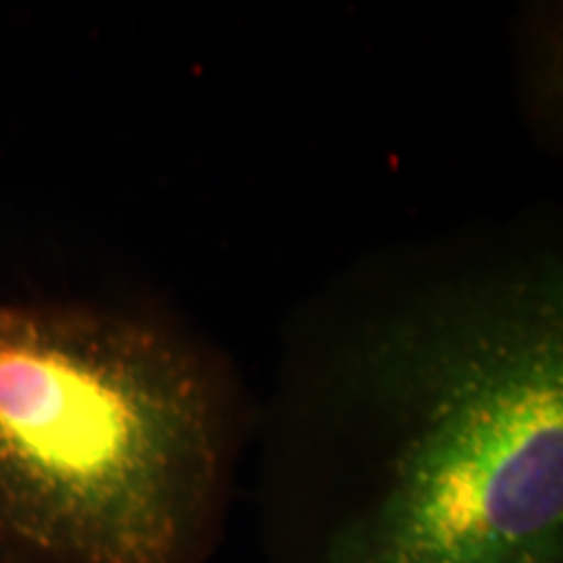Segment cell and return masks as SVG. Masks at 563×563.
<instances>
[{
    "mask_svg": "<svg viewBox=\"0 0 563 563\" xmlns=\"http://www.w3.org/2000/svg\"><path fill=\"white\" fill-rule=\"evenodd\" d=\"M218 380L157 328L0 305V547L30 563H202L220 520Z\"/></svg>",
    "mask_w": 563,
    "mask_h": 563,
    "instance_id": "cell-1",
    "label": "cell"
},
{
    "mask_svg": "<svg viewBox=\"0 0 563 563\" xmlns=\"http://www.w3.org/2000/svg\"><path fill=\"white\" fill-rule=\"evenodd\" d=\"M357 376L383 449L328 563H563V305L553 278L386 328Z\"/></svg>",
    "mask_w": 563,
    "mask_h": 563,
    "instance_id": "cell-2",
    "label": "cell"
},
{
    "mask_svg": "<svg viewBox=\"0 0 563 563\" xmlns=\"http://www.w3.org/2000/svg\"><path fill=\"white\" fill-rule=\"evenodd\" d=\"M0 563H30L27 560H23L20 555H15L13 551L0 547Z\"/></svg>",
    "mask_w": 563,
    "mask_h": 563,
    "instance_id": "cell-3",
    "label": "cell"
}]
</instances>
